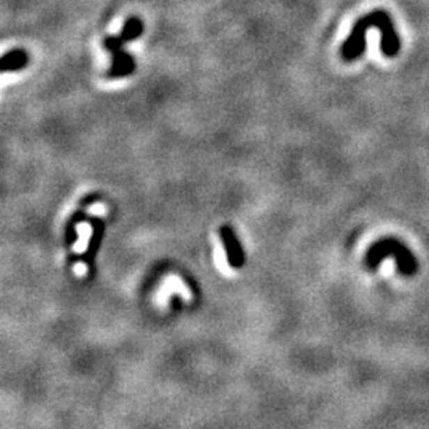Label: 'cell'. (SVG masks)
Instances as JSON below:
<instances>
[{
  "mask_svg": "<svg viewBox=\"0 0 429 429\" xmlns=\"http://www.w3.org/2000/svg\"><path fill=\"white\" fill-rule=\"evenodd\" d=\"M369 29H378L382 33L380 52L387 58H394L400 52V38L394 27L393 18L385 10L377 8L369 15L354 22L352 32L341 47V58L347 62L357 61L366 52V32Z\"/></svg>",
  "mask_w": 429,
  "mask_h": 429,
  "instance_id": "1",
  "label": "cell"
},
{
  "mask_svg": "<svg viewBox=\"0 0 429 429\" xmlns=\"http://www.w3.org/2000/svg\"><path fill=\"white\" fill-rule=\"evenodd\" d=\"M145 24L137 16H131L124 22L121 32L118 36H107L102 40L105 52L111 56V65L107 70L105 78L109 80H120V78L131 77L135 72V59L124 49V45L139 40L143 36Z\"/></svg>",
  "mask_w": 429,
  "mask_h": 429,
  "instance_id": "2",
  "label": "cell"
},
{
  "mask_svg": "<svg viewBox=\"0 0 429 429\" xmlns=\"http://www.w3.org/2000/svg\"><path fill=\"white\" fill-rule=\"evenodd\" d=\"M387 258L396 259L398 270L403 275H414L419 270V261H416L414 253L394 237H383V239L377 240L374 245H370L368 253H366L364 264L369 270H377L383 259Z\"/></svg>",
  "mask_w": 429,
  "mask_h": 429,
  "instance_id": "3",
  "label": "cell"
},
{
  "mask_svg": "<svg viewBox=\"0 0 429 429\" xmlns=\"http://www.w3.org/2000/svg\"><path fill=\"white\" fill-rule=\"evenodd\" d=\"M219 239L224 248L226 261L233 269H242L245 266V251L242 247L239 237H237L233 226L223 224L219 228Z\"/></svg>",
  "mask_w": 429,
  "mask_h": 429,
  "instance_id": "4",
  "label": "cell"
},
{
  "mask_svg": "<svg viewBox=\"0 0 429 429\" xmlns=\"http://www.w3.org/2000/svg\"><path fill=\"white\" fill-rule=\"evenodd\" d=\"M89 223H91V239H89L86 250H84V253L81 255V261L84 263V266L91 270L94 266L95 256H98V253L100 250V245H102V239H104V233H105V221L99 217H93V218H89Z\"/></svg>",
  "mask_w": 429,
  "mask_h": 429,
  "instance_id": "5",
  "label": "cell"
},
{
  "mask_svg": "<svg viewBox=\"0 0 429 429\" xmlns=\"http://www.w3.org/2000/svg\"><path fill=\"white\" fill-rule=\"evenodd\" d=\"M31 58L29 53L26 49L16 48L10 49L8 53H5L0 59V72L8 73V72H20L22 69H26L29 65Z\"/></svg>",
  "mask_w": 429,
  "mask_h": 429,
  "instance_id": "6",
  "label": "cell"
},
{
  "mask_svg": "<svg viewBox=\"0 0 429 429\" xmlns=\"http://www.w3.org/2000/svg\"><path fill=\"white\" fill-rule=\"evenodd\" d=\"M84 221H89L88 214L84 213V210H78V212H73L72 217L69 218V221H67L65 224V234H64V242H65V247L70 248L77 244L78 240V224H81Z\"/></svg>",
  "mask_w": 429,
  "mask_h": 429,
  "instance_id": "7",
  "label": "cell"
}]
</instances>
